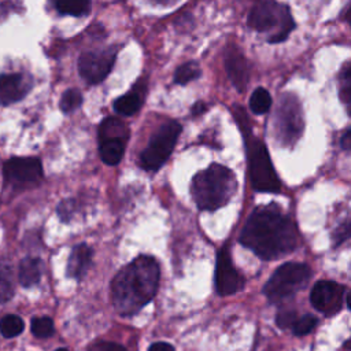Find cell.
I'll return each instance as SVG.
<instances>
[{
	"instance_id": "6da1fadb",
	"label": "cell",
	"mask_w": 351,
	"mask_h": 351,
	"mask_svg": "<svg viewBox=\"0 0 351 351\" xmlns=\"http://www.w3.org/2000/svg\"><path fill=\"white\" fill-rule=\"evenodd\" d=\"M240 243L263 259H274L298 245V230L277 206H262L247 219Z\"/></svg>"
},
{
	"instance_id": "7a4b0ae2",
	"label": "cell",
	"mask_w": 351,
	"mask_h": 351,
	"mask_svg": "<svg viewBox=\"0 0 351 351\" xmlns=\"http://www.w3.org/2000/svg\"><path fill=\"white\" fill-rule=\"evenodd\" d=\"M159 266L151 256H138L118 271L111 284L112 303L122 315H132L156 293Z\"/></svg>"
},
{
	"instance_id": "3957f363",
	"label": "cell",
	"mask_w": 351,
	"mask_h": 351,
	"mask_svg": "<svg viewBox=\"0 0 351 351\" xmlns=\"http://www.w3.org/2000/svg\"><path fill=\"white\" fill-rule=\"evenodd\" d=\"M237 189L234 173L218 163H213L199 171L191 185L192 197L200 210L214 211L225 206Z\"/></svg>"
},
{
	"instance_id": "277c9868",
	"label": "cell",
	"mask_w": 351,
	"mask_h": 351,
	"mask_svg": "<svg viewBox=\"0 0 351 351\" xmlns=\"http://www.w3.org/2000/svg\"><path fill=\"white\" fill-rule=\"evenodd\" d=\"M250 27L266 33L269 43L284 41L295 29V21L289 8L274 0H262L248 15Z\"/></svg>"
},
{
	"instance_id": "5b68a950",
	"label": "cell",
	"mask_w": 351,
	"mask_h": 351,
	"mask_svg": "<svg viewBox=\"0 0 351 351\" xmlns=\"http://www.w3.org/2000/svg\"><path fill=\"white\" fill-rule=\"evenodd\" d=\"M247 141V163L251 185L258 192H280V178L273 167L265 143L250 132Z\"/></svg>"
},
{
	"instance_id": "8992f818",
	"label": "cell",
	"mask_w": 351,
	"mask_h": 351,
	"mask_svg": "<svg viewBox=\"0 0 351 351\" xmlns=\"http://www.w3.org/2000/svg\"><path fill=\"white\" fill-rule=\"evenodd\" d=\"M310 267L304 263H284L271 274L263 292L270 302L284 300L300 291L310 280Z\"/></svg>"
},
{
	"instance_id": "52a82bcc",
	"label": "cell",
	"mask_w": 351,
	"mask_h": 351,
	"mask_svg": "<svg viewBox=\"0 0 351 351\" xmlns=\"http://www.w3.org/2000/svg\"><path fill=\"white\" fill-rule=\"evenodd\" d=\"M180 133L181 125L177 121L170 119L160 125L141 152L140 166L147 171H156L170 156Z\"/></svg>"
},
{
	"instance_id": "ba28073f",
	"label": "cell",
	"mask_w": 351,
	"mask_h": 351,
	"mask_svg": "<svg viewBox=\"0 0 351 351\" xmlns=\"http://www.w3.org/2000/svg\"><path fill=\"white\" fill-rule=\"evenodd\" d=\"M303 111L299 99L292 93L284 95L274 122L276 136L280 143L285 147H292L299 140L303 132Z\"/></svg>"
},
{
	"instance_id": "9c48e42d",
	"label": "cell",
	"mask_w": 351,
	"mask_h": 351,
	"mask_svg": "<svg viewBox=\"0 0 351 351\" xmlns=\"http://www.w3.org/2000/svg\"><path fill=\"white\" fill-rule=\"evenodd\" d=\"M4 178L16 188L34 186L43 178L41 162L33 156L11 158L4 165Z\"/></svg>"
},
{
	"instance_id": "30bf717a",
	"label": "cell",
	"mask_w": 351,
	"mask_h": 351,
	"mask_svg": "<svg viewBox=\"0 0 351 351\" xmlns=\"http://www.w3.org/2000/svg\"><path fill=\"white\" fill-rule=\"evenodd\" d=\"M115 62V49L86 51L78 59V71L85 82L100 84L111 71Z\"/></svg>"
},
{
	"instance_id": "8fae6325",
	"label": "cell",
	"mask_w": 351,
	"mask_h": 351,
	"mask_svg": "<svg viewBox=\"0 0 351 351\" xmlns=\"http://www.w3.org/2000/svg\"><path fill=\"white\" fill-rule=\"evenodd\" d=\"M243 277L234 269L229 251L223 247L217 256V266H215V288L221 296L232 295L243 288Z\"/></svg>"
},
{
	"instance_id": "7c38bea8",
	"label": "cell",
	"mask_w": 351,
	"mask_h": 351,
	"mask_svg": "<svg viewBox=\"0 0 351 351\" xmlns=\"http://www.w3.org/2000/svg\"><path fill=\"white\" fill-rule=\"evenodd\" d=\"M344 288L335 281H318L310 293L311 304L324 314H335L341 307Z\"/></svg>"
},
{
	"instance_id": "4fadbf2b",
	"label": "cell",
	"mask_w": 351,
	"mask_h": 351,
	"mask_svg": "<svg viewBox=\"0 0 351 351\" xmlns=\"http://www.w3.org/2000/svg\"><path fill=\"white\" fill-rule=\"evenodd\" d=\"M225 67L232 84L239 92H244L248 84V63L243 52L236 47H229L225 53Z\"/></svg>"
},
{
	"instance_id": "5bb4252c",
	"label": "cell",
	"mask_w": 351,
	"mask_h": 351,
	"mask_svg": "<svg viewBox=\"0 0 351 351\" xmlns=\"http://www.w3.org/2000/svg\"><path fill=\"white\" fill-rule=\"evenodd\" d=\"M30 81L26 75L11 73L0 75V103L8 106L25 97L30 89Z\"/></svg>"
},
{
	"instance_id": "9a60e30c",
	"label": "cell",
	"mask_w": 351,
	"mask_h": 351,
	"mask_svg": "<svg viewBox=\"0 0 351 351\" xmlns=\"http://www.w3.org/2000/svg\"><path fill=\"white\" fill-rule=\"evenodd\" d=\"M97 136L99 141H121L126 144L129 138V130L119 118L108 117L99 125Z\"/></svg>"
},
{
	"instance_id": "2e32d148",
	"label": "cell",
	"mask_w": 351,
	"mask_h": 351,
	"mask_svg": "<svg viewBox=\"0 0 351 351\" xmlns=\"http://www.w3.org/2000/svg\"><path fill=\"white\" fill-rule=\"evenodd\" d=\"M92 261V250L86 244H78L73 248L69 262L67 274L73 278H81L88 270Z\"/></svg>"
},
{
	"instance_id": "e0dca14e",
	"label": "cell",
	"mask_w": 351,
	"mask_h": 351,
	"mask_svg": "<svg viewBox=\"0 0 351 351\" xmlns=\"http://www.w3.org/2000/svg\"><path fill=\"white\" fill-rule=\"evenodd\" d=\"M41 278V261L37 258H25L19 263L18 280L23 287H33Z\"/></svg>"
},
{
	"instance_id": "ac0fdd59",
	"label": "cell",
	"mask_w": 351,
	"mask_h": 351,
	"mask_svg": "<svg viewBox=\"0 0 351 351\" xmlns=\"http://www.w3.org/2000/svg\"><path fill=\"white\" fill-rule=\"evenodd\" d=\"M141 104H143V99L140 92L133 89L115 100L114 110L119 115L129 117V115H134L141 108Z\"/></svg>"
},
{
	"instance_id": "d6986e66",
	"label": "cell",
	"mask_w": 351,
	"mask_h": 351,
	"mask_svg": "<svg viewBox=\"0 0 351 351\" xmlns=\"http://www.w3.org/2000/svg\"><path fill=\"white\" fill-rule=\"evenodd\" d=\"M125 143L121 141H99L100 158L104 163L114 166L121 162L125 154Z\"/></svg>"
},
{
	"instance_id": "ffe728a7",
	"label": "cell",
	"mask_w": 351,
	"mask_h": 351,
	"mask_svg": "<svg viewBox=\"0 0 351 351\" xmlns=\"http://www.w3.org/2000/svg\"><path fill=\"white\" fill-rule=\"evenodd\" d=\"M60 14L82 16L90 11V0H52Z\"/></svg>"
},
{
	"instance_id": "44dd1931",
	"label": "cell",
	"mask_w": 351,
	"mask_h": 351,
	"mask_svg": "<svg viewBox=\"0 0 351 351\" xmlns=\"http://www.w3.org/2000/svg\"><path fill=\"white\" fill-rule=\"evenodd\" d=\"M271 107V96L265 88H256L250 96V108L255 114H266Z\"/></svg>"
},
{
	"instance_id": "7402d4cb",
	"label": "cell",
	"mask_w": 351,
	"mask_h": 351,
	"mask_svg": "<svg viewBox=\"0 0 351 351\" xmlns=\"http://www.w3.org/2000/svg\"><path fill=\"white\" fill-rule=\"evenodd\" d=\"M23 326H25V324H23L22 318L15 315V314L4 315L0 319V332L4 337H8V339L15 337L19 333H22Z\"/></svg>"
},
{
	"instance_id": "603a6c76",
	"label": "cell",
	"mask_w": 351,
	"mask_h": 351,
	"mask_svg": "<svg viewBox=\"0 0 351 351\" xmlns=\"http://www.w3.org/2000/svg\"><path fill=\"white\" fill-rule=\"evenodd\" d=\"M200 75V67L196 62H188L181 64L176 73H174V82L184 85L193 80H196Z\"/></svg>"
},
{
	"instance_id": "cb8c5ba5",
	"label": "cell",
	"mask_w": 351,
	"mask_h": 351,
	"mask_svg": "<svg viewBox=\"0 0 351 351\" xmlns=\"http://www.w3.org/2000/svg\"><path fill=\"white\" fill-rule=\"evenodd\" d=\"M14 293V285L11 280V269L7 265L0 263V304L11 299Z\"/></svg>"
},
{
	"instance_id": "d4e9b609",
	"label": "cell",
	"mask_w": 351,
	"mask_h": 351,
	"mask_svg": "<svg viewBox=\"0 0 351 351\" xmlns=\"http://www.w3.org/2000/svg\"><path fill=\"white\" fill-rule=\"evenodd\" d=\"M53 321L49 317H36L32 319V333L36 337H49L53 335Z\"/></svg>"
},
{
	"instance_id": "484cf974",
	"label": "cell",
	"mask_w": 351,
	"mask_h": 351,
	"mask_svg": "<svg viewBox=\"0 0 351 351\" xmlns=\"http://www.w3.org/2000/svg\"><path fill=\"white\" fill-rule=\"evenodd\" d=\"M82 103V95L77 89H67L60 99V108L63 112H71L77 110Z\"/></svg>"
},
{
	"instance_id": "4316f807",
	"label": "cell",
	"mask_w": 351,
	"mask_h": 351,
	"mask_svg": "<svg viewBox=\"0 0 351 351\" xmlns=\"http://www.w3.org/2000/svg\"><path fill=\"white\" fill-rule=\"evenodd\" d=\"M340 99L346 106L350 104V96H351V69H350V62H346L341 73H340Z\"/></svg>"
},
{
	"instance_id": "83f0119b",
	"label": "cell",
	"mask_w": 351,
	"mask_h": 351,
	"mask_svg": "<svg viewBox=\"0 0 351 351\" xmlns=\"http://www.w3.org/2000/svg\"><path fill=\"white\" fill-rule=\"evenodd\" d=\"M315 325H317V318L314 315L307 314L295 321V324L292 325V330H293V335L303 336L310 333Z\"/></svg>"
},
{
	"instance_id": "f1b7e54d",
	"label": "cell",
	"mask_w": 351,
	"mask_h": 351,
	"mask_svg": "<svg viewBox=\"0 0 351 351\" xmlns=\"http://www.w3.org/2000/svg\"><path fill=\"white\" fill-rule=\"evenodd\" d=\"M298 319L296 313L293 310H282L277 314V325L280 328H292V325L295 324V321Z\"/></svg>"
},
{
	"instance_id": "f546056e",
	"label": "cell",
	"mask_w": 351,
	"mask_h": 351,
	"mask_svg": "<svg viewBox=\"0 0 351 351\" xmlns=\"http://www.w3.org/2000/svg\"><path fill=\"white\" fill-rule=\"evenodd\" d=\"M88 351H126L121 344L112 341H97L89 347Z\"/></svg>"
},
{
	"instance_id": "4dcf8cb0",
	"label": "cell",
	"mask_w": 351,
	"mask_h": 351,
	"mask_svg": "<svg viewBox=\"0 0 351 351\" xmlns=\"http://www.w3.org/2000/svg\"><path fill=\"white\" fill-rule=\"evenodd\" d=\"M350 236V223L344 222L343 225H340L335 233H333V240L336 244H341L344 240H347Z\"/></svg>"
},
{
	"instance_id": "1f68e13d",
	"label": "cell",
	"mask_w": 351,
	"mask_h": 351,
	"mask_svg": "<svg viewBox=\"0 0 351 351\" xmlns=\"http://www.w3.org/2000/svg\"><path fill=\"white\" fill-rule=\"evenodd\" d=\"M148 351H174L173 346H170L169 343H163V341H158L149 346Z\"/></svg>"
},
{
	"instance_id": "d6a6232c",
	"label": "cell",
	"mask_w": 351,
	"mask_h": 351,
	"mask_svg": "<svg viewBox=\"0 0 351 351\" xmlns=\"http://www.w3.org/2000/svg\"><path fill=\"white\" fill-rule=\"evenodd\" d=\"M340 144H341L343 149H346V151H348V149H350V147H351V133H350V130H348V129H347V130L344 132V134L341 136Z\"/></svg>"
},
{
	"instance_id": "836d02e7",
	"label": "cell",
	"mask_w": 351,
	"mask_h": 351,
	"mask_svg": "<svg viewBox=\"0 0 351 351\" xmlns=\"http://www.w3.org/2000/svg\"><path fill=\"white\" fill-rule=\"evenodd\" d=\"M152 1H155V3H158V4H162V5H171V4H174L176 1H178V0H152Z\"/></svg>"
},
{
	"instance_id": "e575fe53",
	"label": "cell",
	"mask_w": 351,
	"mask_h": 351,
	"mask_svg": "<svg viewBox=\"0 0 351 351\" xmlns=\"http://www.w3.org/2000/svg\"><path fill=\"white\" fill-rule=\"evenodd\" d=\"M56 351H67V350H66V348H58Z\"/></svg>"
}]
</instances>
